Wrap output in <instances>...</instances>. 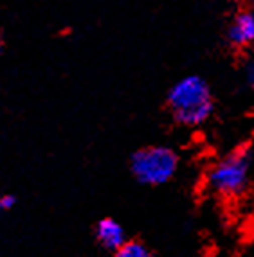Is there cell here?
Here are the masks:
<instances>
[{
	"label": "cell",
	"instance_id": "cell-5",
	"mask_svg": "<svg viewBox=\"0 0 254 257\" xmlns=\"http://www.w3.org/2000/svg\"><path fill=\"white\" fill-rule=\"evenodd\" d=\"M96 236H98V241L103 244L105 248L114 250V252L126 243L123 227H121L117 221L108 219V218L101 219V221L98 223V227H96Z\"/></svg>",
	"mask_w": 254,
	"mask_h": 257
},
{
	"label": "cell",
	"instance_id": "cell-4",
	"mask_svg": "<svg viewBox=\"0 0 254 257\" xmlns=\"http://www.w3.org/2000/svg\"><path fill=\"white\" fill-rule=\"evenodd\" d=\"M229 40L236 47H247L254 42V11H243L234 18L229 29Z\"/></svg>",
	"mask_w": 254,
	"mask_h": 257
},
{
	"label": "cell",
	"instance_id": "cell-8",
	"mask_svg": "<svg viewBox=\"0 0 254 257\" xmlns=\"http://www.w3.org/2000/svg\"><path fill=\"white\" fill-rule=\"evenodd\" d=\"M247 83H249V86L254 90V61L249 63V67H247Z\"/></svg>",
	"mask_w": 254,
	"mask_h": 257
},
{
	"label": "cell",
	"instance_id": "cell-2",
	"mask_svg": "<svg viewBox=\"0 0 254 257\" xmlns=\"http://www.w3.org/2000/svg\"><path fill=\"white\" fill-rule=\"evenodd\" d=\"M252 150L241 146L233 153L225 155L207 176L209 187L224 198H236L247 189L252 167Z\"/></svg>",
	"mask_w": 254,
	"mask_h": 257
},
{
	"label": "cell",
	"instance_id": "cell-1",
	"mask_svg": "<svg viewBox=\"0 0 254 257\" xmlns=\"http://www.w3.org/2000/svg\"><path fill=\"white\" fill-rule=\"evenodd\" d=\"M168 104L181 124L200 126L213 113L211 88L200 76H186L170 90Z\"/></svg>",
	"mask_w": 254,
	"mask_h": 257
},
{
	"label": "cell",
	"instance_id": "cell-3",
	"mask_svg": "<svg viewBox=\"0 0 254 257\" xmlns=\"http://www.w3.org/2000/svg\"><path fill=\"white\" fill-rule=\"evenodd\" d=\"M132 173L146 185H162L173 178L179 167V159L173 150L164 146H151L139 150L132 157Z\"/></svg>",
	"mask_w": 254,
	"mask_h": 257
},
{
	"label": "cell",
	"instance_id": "cell-7",
	"mask_svg": "<svg viewBox=\"0 0 254 257\" xmlns=\"http://www.w3.org/2000/svg\"><path fill=\"white\" fill-rule=\"evenodd\" d=\"M15 203V198L13 196H2L0 198V210H6V209H11Z\"/></svg>",
	"mask_w": 254,
	"mask_h": 257
},
{
	"label": "cell",
	"instance_id": "cell-6",
	"mask_svg": "<svg viewBox=\"0 0 254 257\" xmlns=\"http://www.w3.org/2000/svg\"><path fill=\"white\" fill-rule=\"evenodd\" d=\"M116 257H151V253L141 243L130 241V243H125L116 250Z\"/></svg>",
	"mask_w": 254,
	"mask_h": 257
}]
</instances>
